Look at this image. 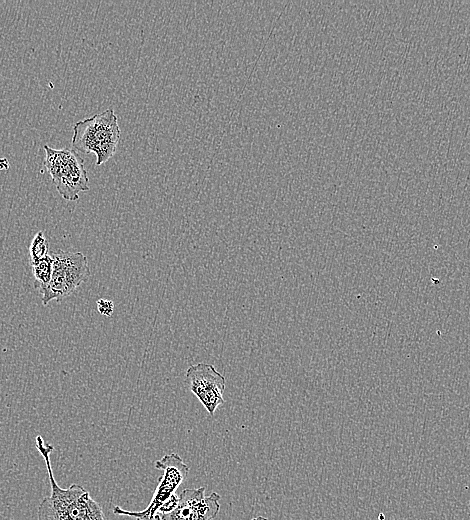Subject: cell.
<instances>
[{
    "instance_id": "7",
    "label": "cell",
    "mask_w": 470,
    "mask_h": 520,
    "mask_svg": "<svg viewBox=\"0 0 470 520\" xmlns=\"http://www.w3.org/2000/svg\"><path fill=\"white\" fill-rule=\"evenodd\" d=\"M220 495L212 492L205 496V488L184 489L176 508L161 514V520H213L220 510Z\"/></svg>"
},
{
    "instance_id": "2",
    "label": "cell",
    "mask_w": 470,
    "mask_h": 520,
    "mask_svg": "<svg viewBox=\"0 0 470 520\" xmlns=\"http://www.w3.org/2000/svg\"><path fill=\"white\" fill-rule=\"evenodd\" d=\"M118 117L112 108L76 122L71 144L77 151L94 153L96 164L107 162L116 152L120 140Z\"/></svg>"
},
{
    "instance_id": "3",
    "label": "cell",
    "mask_w": 470,
    "mask_h": 520,
    "mask_svg": "<svg viewBox=\"0 0 470 520\" xmlns=\"http://www.w3.org/2000/svg\"><path fill=\"white\" fill-rule=\"evenodd\" d=\"M44 165L58 193L65 200L75 201L79 193L89 190V178L84 159L73 149H54L48 145Z\"/></svg>"
},
{
    "instance_id": "1",
    "label": "cell",
    "mask_w": 470,
    "mask_h": 520,
    "mask_svg": "<svg viewBox=\"0 0 470 520\" xmlns=\"http://www.w3.org/2000/svg\"><path fill=\"white\" fill-rule=\"evenodd\" d=\"M35 446L42 455L50 483V495L45 496L37 509L38 520H108L101 505L89 491L79 484L62 488L55 480L50 460L54 446L36 436Z\"/></svg>"
},
{
    "instance_id": "10",
    "label": "cell",
    "mask_w": 470,
    "mask_h": 520,
    "mask_svg": "<svg viewBox=\"0 0 470 520\" xmlns=\"http://www.w3.org/2000/svg\"><path fill=\"white\" fill-rule=\"evenodd\" d=\"M98 312L103 316H111L114 311V303L109 299L101 298L96 302Z\"/></svg>"
},
{
    "instance_id": "9",
    "label": "cell",
    "mask_w": 470,
    "mask_h": 520,
    "mask_svg": "<svg viewBox=\"0 0 470 520\" xmlns=\"http://www.w3.org/2000/svg\"><path fill=\"white\" fill-rule=\"evenodd\" d=\"M49 243L43 233V231H39L35 234L33 239L31 240L29 246V261L30 264L33 265L41 259L48 256Z\"/></svg>"
},
{
    "instance_id": "6",
    "label": "cell",
    "mask_w": 470,
    "mask_h": 520,
    "mask_svg": "<svg viewBox=\"0 0 470 520\" xmlns=\"http://www.w3.org/2000/svg\"><path fill=\"white\" fill-rule=\"evenodd\" d=\"M189 388L198 398L210 416L224 404L223 393L226 380L216 368L207 363H198L190 366L186 371Z\"/></svg>"
},
{
    "instance_id": "5",
    "label": "cell",
    "mask_w": 470,
    "mask_h": 520,
    "mask_svg": "<svg viewBox=\"0 0 470 520\" xmlns=\"http://www.w3.org/2000/svg\"><path fill=\"white\" fill-rule=\"evenodd\" d=\"M156 469L163 473L158 479V485L149 505L141 511H128L119 506H114L113 513L135 518L136 520H161L158 514L161 506L175 493L183 483L189 472V467L176 453L166 454L155 461Z\"/></svg>"
},
{
    "instance_id": "12",
    "label": "cell",
    "mask_w": 470,
    "mask_h": 520,
    "mask_svg": "<svg viewBox=\"0 0 470 520\" xmlns=\"http://www.w3.org/2000/svg\"><path fill=\"white\" fill-rule=\"evenodd\" d=\"M251 520H270V519H267V518L262 517V516H257L255 518H252Z\"/></svg>"
},
{
    "instance_id": "4",
    "label": "cell",
    "mask_w": 470,
    "mask_h": 520,
    "mask_svg": "<svg viewBox=\"0 0 470 520\" xmlns=\"http://www.w3.org/2000/svg\"><path fill=\"white\" fill-rule=\"evenodd\" d=\"M51 280L41 294L43 305L70 296L90 275L86 256L81 252L54 251Z\"/></svg>"
},
{
    "instance_id": "11",
    "label": "cell",
    "mask_w": 470,
    "mask_h": 520,
    "mask_svg": "<svg viewBox=\"0 0 470 520\" xmlns=\"http://www.w3.org/2000/svg\"><path fill=\"white\" fill-rule=\"evenodd\" d=\"M179 496L174 493L159 509L158 514H167L173 511L178 504Z\"/></svg>"
},
{
    "instance_id": "8",
    "label": "cell",
    "mask_w": 470,
    "mask_h": 520,
    "mask_svg": "<svg viewBox=\"0 0 470 520\" xmlns=\"http://www.w3.org/2000/svg\"><path fill=\"white\" fill-rule=\"evenodd\" d=\"M31 266L34 276V287L42 294L52 277V257L48 255Z\"/></svg>"
}]
</instances>
